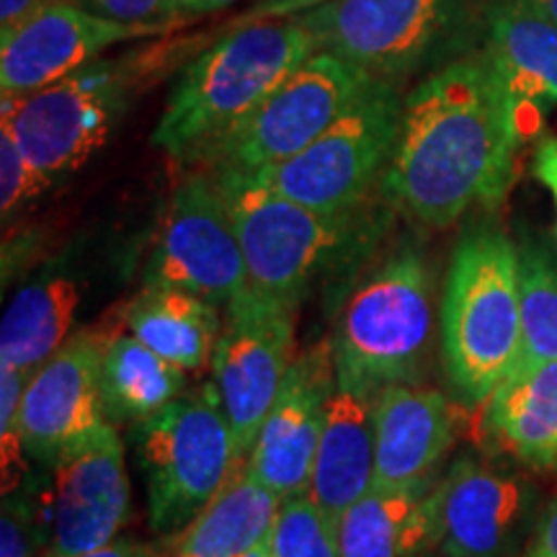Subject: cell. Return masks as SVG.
I'll list each match as a JSON object with an SVG mask.
<instances>
[{
  "instance_id": "6da1fadb",
  "label": "cell",
  "mask_w": 557,
  "mask_h": 557,
  "mask_svg": "<svg viewBox=\"0 0 557 557\" xmlns=\"http://www.w3.org/2000/svg\"><path fill=\"white\" fill-rule=\"evenodd\" d=\"M524 137L517 101L478 50L406 94L382 194L436 230L455 225L475 205L496 212L511 189Z\"/></svg>"
},
{
  "instance_id": "7a4b0ae2",
  "label": "cell",
  "mask_w": 557,
  "mask_h": 557,
  "mask_svg": "<svg viewBox=\"0 0 557 557\" xmlns=\"http://www.w3.org/2000/svg\"><path fill=\"white\" fill-rule=\"evenodd\" d=\"M315 52L299 16L235 24L181 70L150 143L178 163L201 165Z\"/></svg>"
},
{
  "instance_id": "3957f363",
  "label": "cell",
  "mask_w": 557,
  "mask_h": 557,
  "mask_svg": "<svg viewBox=\"0 0 557 557\" xmlns=\"http://www.w3.org/2000/svg\"><path fill=\"white\" fill-rule=\"evenodd\" d=\"M225 199L248 269V289L297 310L320 276L361 259L385 230L367 205L323 214L278 197L233 169H207Z\"/></svg>"
},
{
  "instance_id": "277c9868",
  "label": "cell",
  "mask_w": 557,
  "mask_h": 557,
  "mask_svg": "<svg viewBox=\"0 0 557 557\" xmlns=\"http://www.w3.org/2000/svg\"><path fill=\"white\" fill-rule=\"evenodd\" d=\"M519 248L493 222L457 240L442 302V346L451 385L468 403H487L521 357Z\"/></svg>"
},
{
  "instance_id": "5b68a950",
  "label": "cell",
  "mask_w": 557,
  "mask_h": 557,
  "mask_svg": "<svg viewBox=\"0 0 557 557\" xmlns=\"http://www.w3.org/2000/svg\"><path fill=\"white\" fill-rule=\"evenodd\" d=\"M299 18L318 52L393 83L431 75L483 47V13L472 0H331Z\"/></svg>"
},
{
  "instance_id": "8992f818",
  "label": "cell",
  "mask_w": 557,
  "mask_h": 557,
  "mask_svg": "<svg viewBox=\"0 0 557 557\" xmlns=\"http://www.w3.org/2000/svg\"><path fill=\"white\" fill-rule=\"evenodd\" d=\"M431 329L429 263L413 243H403L341 308L329 338L336 382L369 398L393 385H418Z\"/></svg>"
},
{
  "instance_id": "52a82bcc",
  "label": "cell",
  "mask_w": 557,
  "mask_h": 557,
  "mask_svg": "<svg viewBox=\"0 0 557 557\" xmlns=\"http://www.w3.org/2000/svg\"><path fill=\"white\" fill-rule=\"evenodd\" d=\"M132 442L158 534L184 532L246 462L212 387L135 423Z\"/></svg>"
},
{
  "instance_id": "ba28073f",
  "label": "cell",
  "mask_w": 557,
  "mask_h": 557,
  "mask_svg": "<svg viewBox=\"0 0 557 557\" xmlns=\"http://www.w3.org/2000/svg\"><path fill=\"white\" fill-rule=\"evenodd\" d=\"M403 103V83L374 78L361 99L308 150L248 176L278 197L323 214L364 207L369 191L385 176Z\"/></svg>"
},
{
  "instance_id": "9c48e42d",
  "label": "cell",
  "mask_w": 557,
  "mask_h": 557,
  "mask_svg": "<svg viewBox=\"0 0 557 557\" xmlns=\"http://www.w3.org/2000/svg\"><path fill=\"white\" fill-rule=\"evenodd\" d=\"M132 81L124 62L101 60L29 96H3V122L45 189L107 145L129 103Z\"/></svg>"
},
{
  "instance_id": "30bf717a",
  "label": "cell",
  "mask_w": 557,
  "mask_h": 557,
  "mask_svg": "<svg viewBox=\"0 0 557 557\" xmlns=\"http://www.w3.org/2000/svg\"><path fill=\"white\" fill-rule=\"evenodd\" d=\"M372 83L374 75L338 54H310L201 165L250 173L284 163L323 137Z\"/></svg>"
},
{
  "instance_id": "8fae6325",
  "label": "cell",
  "mask_w": 557,
  "mask_h": 557,
  "mask_svg": "<svg viewBox=\"0 0 557 557\" xmlns=\"http://www.w3.org/2000/svg\"><path fill=\"white\" fill-rule=\"evenodd\" d=\"M295 318L297 310L250 289L225 305L212 357V393L233 426L243 459L253 449L295 361Z\"/></svg>"
},
{
  "instance_id": "7c38bea8",
  "label": "cell",
  "mask_w": 557,
  "mask_h": 557,
  "mask_svg": "<svg viewBox=\"0 0 557 557\" xmlns=\"http://www.w3.org/2000/svg\"><path fill=\"white\" fill-rule=\"evenodd\" d=\"M145 287H176L218 308L248 289L238 233L209 171L189 173L173 191Z\"/></svg>"
},
{
  "instance_id": "4fadbf2b",
  "label": "cell",
  "mask_w": 557,
  "mask_h": 557,
  "mask_svg": "<svg viewBox=\"0 0 557 557\" xmlns=\"http://www.w3.org/2000/svg\"><path fill=\"white\" fill-rule=\"evenodd\" d=\"M537 493L524 478L462 457L429 493L431 553L438 557H521L532 537Z\"/></svg>"
},
{
  "instance_id": "5bb4252c",
  "label": "cell",
  "mask_w": 557,
  "mask_h": 557,
  "mask_svg": "<svg viewBox=\"0 0 557 557\" xmlns=\"http://www.w3.org/2000/svg\"><path fill=\"white\" fill-rule=\"evenodd\" d=\"M50 468L47 557H78L120 537L129 519V475L114 423L81 438Z\"/></svg>"
},
{
  "instance_id": "9a60e30c",
  "label": "cell",
  "mask_w": 557,
  "mask_h": 557,
  "mask_svg": "<svg viewBox=\"0 0 557 557\" xmlns=\"http://www.w3.org/2000/svg\"><path fill=\"white\" fill-rule=\"evenodd\" d=\"M336 389L331 341L297 354L274 406L263 418L246 472L278 498L308 493L329 403Z\"/></svg>"
},
{
  "instance_id": "2e32d148",
  "label": "cell",
  "mask_w": 557,
  "mask_h": 557,
  "mask_svg": "<svg viewBox=\"0 0 557 557\" xmlns=\"http://www.w3.org/2000/svg\"><path fill=\"white\" fill-rule=\"evenodd\" d=\"M169 24H122L90 13L81 3L47 5L37 16L0 34V88L3 96H29L90 65L109 47L129 39L158 37Z\"/></svg>"
},
{
  "instance_id": "e0dca14e",
  "label": "cell",
  "mask_w": 557,
  "mask_h": 557,
  "mask_svg": "<svg viewBox=\"0 0 557 557\" xmlns=\"http://www.w3.org/2000/svg\"><path fill=\"white\" fill-rule=\"evenodd\" d=\"M101 348V336L78 333L26 382L21 429L29 457L52 465L81 438L111 423L99 382Z\"/></svg>"
},
{
  "instance_id": "ac0fdd59",
  "label": "cell",
  "mask_w": 557,
  "mask_h": 557,
  "mask_svg": "<svg viewBox=\"0 0 557 557\" xmlns=\"http://www.w3.org/2000/svg\"><path fill=\"white\" fill-rule=\"evenodd\" d=\"M455 436V408L442 393L418 385L385 387L374 398V483L431 480Z\"/></svg>"
},
{
  "instance_id": "d6986e66",
  "label": "cell",
  "mask_w": 557,
  "mask_h": 557,
  "mask_svg": "<svg viewBox=\"0 0 557 557\" xmlns=\"http://www.w3.org/2000/svg\"><path fill=\"white\" fill-rule=\"evenodd\" d=\"M483 54L517 101L527 137L557 107V24L511 0H483Z\"/></svg>"
},
{
  "instance_id": "ffe728a7",
  "label": "cell",
  "mask_w": 557,
  "mask_h": 557,
  "mask_svg": "<svg viewBox=\"0 0 557 557\" xmlns=\"http://www.w3.org/2000/svg\"><path fill=\"white\" fill-rule=\"evenodd\" d=\"M374 485V398L336 382L308 496L341 519Z\"/></svg>"
},
{
  "instance_id": "44dd1931",
  "label": "cell",
  "mask_w": 557,
  "mask_h": 557,
  "mask_svg": "<svg viewBox=\"0 0 557 557\" xmlns=\"http://www.w3.org/2000/svg\"><path fill=\"white\" fill-rule=\"evenodd\" d=\"M78 302L81 287L67 267L50 263L32 276L5 305L0 323V364L32 377L65 346Z\"/></svg>"
},
{
  "instance_id": "7402d4cb",
  "label": "cell",
  "mask_w": 557,
  "mask_h": 557,
  "mask_svg": "<svg viewBox=\"0 0 557 557\" xmlns=\"http://www.w3.org/2000/svg\"><path fill=\"white\" fill-rule=\"evenodd\" d=\"M436 483H374L338 519L341 557H421L431 553L429 493Z\"/></svg>"
},
{
  "instance_id": "603a6c76",
  "label": "cell",
  "mask_w": 557,
  "mask_h": 557,
  "mask_svg": "<svg viewBox=\"0 0 557 557\" xmlns=\"http://www.w3.org/2000/svg\"><path fill=\"white\" fill-rule=\"evenodd\" d=\"M487 426L534 470H557V361L513 369L487 400Z\"/></svg>"
},
{
  "instance_id": "cb8c5ba5",
  "label": "cell",
  "mask_w": 557,
  "mask_h": 557,
  "mask_svg": "<svg viewBox=\"0 0 557 557\" xmlns=\"http://www.w3.org/2000/svg\"><path fill=\"white\" fill-rule=\"evenodd\" d=\"M124 325L184 372H201L212 361L222 331L218 305L176 287H145L124 312Z\"/></svg>"
},
{
  "instance_id": "d4e9b609",
  "label": "cell",
  "mask_w": 557,
  "mask_h": 557,
  "mask_svg": "<svg viewBox=\"0 0 557 557\" xmlns=\"http://www.w3.org/2000/svg\"><path fill=\"white\" fill-rule=\"evenodd\" d=\"M282 498L243 468L178 534L176 557H240L267 542Z\"/></svg>"
},
{
  "instance_id": "484cf974",
  "label": "cell",
  "mask_w": 557,
  "mask_h": 557,
  "mask_svg": "<svg viewBox=\"0 0 557 557\" xmlns=\"http://www.w3.org/2000/svg\"><path fill=\"white\" fill-rule=\"evenodd\" d=\"M101 398L111 423H139L184 395L186 372L135 336L103 338Z\"/></svg>"
},
{
  "instance_id": "4316f807",
  "label": "cell",
  "mask_w": 557,
  "mask_h": 557,
  "mask_svg": "<svg viewBox=\"0 0 557 557\" xmlns=\"http://www.w3.org/2000/svg\"><path fill=\"white\" fill-rule=\"evenodd\" d=\"M521 276V338L519 367L557 361V250L524 233L517 243Z\"/></svg>"
},
{
  "instance_id": "83f0119b",
  "label": "cell",
  "mask_w": 557,
  "mask_h": 557,
  "mask_svg": "<svg viewBox=\"0 0 557 557\" xmlns=\"http://www.w3.org/2000/svg\"><path fill=\"white\" fill-rule=\"evenodd\" d=\"M267 542L271 557H341L338 521L308 493L282 500Z\"/></svg>"
},
{
  "instance_id": "f1b7e54d",
  "label": "cell",
  "mask_w": 557,
  "mask_h": 557,
  "mask_svg": "<svg viewBox=\"0 0 557 557\" xmlns=\"http://www.w3.org/2000/svg\"><path fill=\"white\" fill-rule=\"evenodd\" d=\"M32 483L3 496L0 517V557H47L50 547V517L47 496L37 498Z\"/></svg>"
},
{
  "instance_id": "f546056e",
  "label": "cell",
  "mask_w": 557,
  "mask_h": 557,
  "mask_svg": "<svg viewBox=\"0 0 557 557\" xmlns=\"http://www.w3.org/2000/svg\"><path fill=\"white\" fill-rule=\"evenodd\" d=\"M26 377L18 369L0 364V483L3 496L18 491L29 475V451L21 429V403H24Z\"/></svg>"
},
{
  "instance_id": "4dcf8cb0",
  "label": "cell",
  "mask_w": 557,
  "mask_h": 557,
  "mask_svg": "<svg viewBox=\"0 0 557 557\" xmlns=\"http://www.w3.org/2000/svg\"><path fill=\"white\" fill-rule=\"evenodd\" d=\"M47 189L41 186L37 173L29 169L24 152L18 148V139L9 124H0V209H3V222L13 214L29 207Z\"/></svg>"
},
{
  "instance_id": "1f68e13d",
  "label": "cell",
  "mask_w": 557,
  "mask_h": 557,
  "mask_svg": "<svg viewBox=\"0 0 557 557\" xmlns=\"http://www.w3.org/2000/svg\"><path fill=\"white\" fill-rule=\"evenodd\" d=\"M83 9L122 24H169L181 13L178 0H78Z\"/></svg>"
},
{
  "instance_id": "d6a6232c",
  "label": "cell",
  "mask_w": 557,
  "mask_h": 557,
  "mask_svg": "<svg viewBox=\"0 0 557 557\" xmlns=\"http://www.w3.org/2000/svg\"><path fill=\"white\" fill-rule=\"evenodd\" d=\"M325 3H331V0H256V3L243 13L238 24H253V21H267V18L302 16V13L315 11Z\"/></svg>"
},
{
  "instance_id": "836d02e7",
  "label": "cell",
  "mask_w": 557,
  "mask_h": 557,
  "mask_svg": "<svg viewBox=\"0 0 557 557\" xmlns=\"http://www.w3.org/2000/svg\"><path fill=\"white\" fill-rule=\"evenodd\" d=\"M532 171L534 176L545 189L549 191L555 205V238H557V137L555 135H542L537 148H534L532 158Z\"/></svg>"
},
{
  "instance_id": "e575fe53",
  "label": "cell",
  "mask_w": 557,
  "mask_h": 557,
  "mask_svg": "<svg viewBox=\"0 0 557 557\" xmlns=\"http://www.w3.org/2000/svg\"><path fill=\"white\" fill-rule=\"evenodd\" d=\"M521 557H557V498L534 524Z\"/></svg>"
},
{
  "instance_id": "d590c367",
  "label": "cell",
  "mask_w": 557,
  "mask_h": 557,
  "mask_svg": "<svg viewBox=\"0 0 557 557\" xmlns=\"http://www.w3.org/2000/svg\"><path fill=\"white\" fill-rule=\"evenodd\" d=\"M52 3H60V0H0V34L18 29L24 21L37 16Z\"/></svg>"
},
{
  "instance_id": "8d00e7d4",
  "label": "cell",
  "mask_w": 557,
  "mask_h": 557,
  "mask_svg": "<svg viewBox=\"0 0 557 557\" xmlns=\"http://www.w3.org/2000/svg\"><path fill=\"white\" fill-rule=\"evenodd\" d=\"M78 557H160L158 549L148 545V542H135V540H120L116 537L109 545H103L94 553L78 555Z\"/></svg>"
},
{
  "instance_id": "74e56055",
  "label": "cell",
  "mask_w": 557,
  "mask_h": 557,
  "mask_svg": "<svg viewBox=\"0 0 557 557\" xmlns=\"http://www.w3.org/2000/svg\"><path fill=\"white\" fill-rule=\"evenodd\" d=\"M181 3V13H214V11H222L227 9V5L238 3V0H178Z\"/></svg>"
},
{
  "instance_id": "f35d334b",
  "label": "cell",
  "mask_w": 557,
  "mask_h": 557,
  "mask_svg": "<svg viewBox=\"0 0 557 557\" xmlns=\"http://www.w3.org/2000/svg\"><path fill=\"white\" fill-rule=\"evenodd\" d=\"M511 3L519 5V9L529 11V13H537V16L557 24V0H511Z\"/></svg>"
},
{
  "instance_id": "ab89813d",
  "label": "cell",
  "mask_w": 557,
  "mask_h": 557,
  "mask_svg": "<svg viewBox=\"0 0 557 557\" xmlns=\"http://www.w3.org/2000/svg\"><path fill=\"white\" fill-rule=\"evenodd\" d=\"M240 557H271L269 555V542H261V545H256L253 549H248V553L240 555Z\"/></svg>"
},
{
  "instance_id": "60d3db41",
  "label": "cell",
  "mask_w": 557,
  "mask_h": 557,
  "mask_svg": "<svg viewBox=\"0 0 557 557\" xmlns=\"http://www.w3.org/2000/svg\"><path fill=\"white\" fill-rule=\"evenodd\" d=\"M421 557H434V555H431V553H429V555H421ZM436 557H438V555H436Z\"/></svg>"
}]
</instances>
